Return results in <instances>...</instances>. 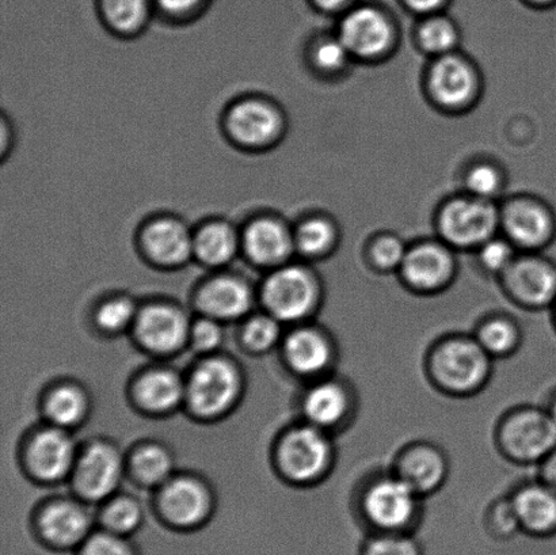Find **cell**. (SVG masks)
Instances as JSON below:
<instances>
[{"label": "cell", "instance_id": "obj_1", "mask_svg": "<svg viewBox=\"0 0 556 555\" xmlns=\"http://www.w3.org/2000/svg\"><path fill=\"white\" fill-rule=\"evenodd\" d=\"M428 374L435 388L445 394L468 396L488 384L493 357L473 336L452 335L441 339L429 352Z\"/></svg>", "mask_w": 556, "mask_h": 555}, {"label": "cell", "instance_id": "obj_2", "mask_svg": "<svg viewBox=\"0 0 556 555\" xmlns=\"http://www.w3.org/2000/svg\"><path fill=\"white\" fill-rule=\"evenodd\" d=\"M421 496L396 475L383 476L365 489L359 514L369 534H413L421 520Z\"/></svg>", "mask_w": 556, "mask_h": 555}, {"label": "cell", "instance_id": "obj_3", "mask_svg": "<svg viewBox=\"0 0 556 555\" xmlns=\"http://www.w3.org/2000/svg\"><path fill=\"white\" fill-rule=\"evenodd\" d=\"M495 438L505 458L520 465L542 464L556 447V422L547 409L517 407L501 420Z\"/></svg>", "mask_w": 556, "mask_h": 555}, {"label": "cell", "instance_id": "obj_4", "mask_svg": "<svg viewBox=\"0 0 556 555\" xmlns=\"http://www.w3.org/2000/svg\"><path fill=\"white\" fill-rule=\"evenodd\" d=\"M278 461L282 471L294 482H315L331 469L334 445L329 432L307 422L282 438Z\"/></svg>", "mask_w": 556, "mask_h": 555}, {"label": "cell", "instance_id": "obj_5", "mask_svg": "<svg viewBox=\"0 0 556 555\" xmlns=\"http://www.w3.org/2000/svg\"><path fill=\"white\" fill-rule=\"evenodd\" d=\"M264 301L269 312L282 323H299L319 306L320 287L313 272L299 265H283L264 286Z\"/></svg>", "mask_w": 556, "mask_h": 555}, {"label": "cell", "instance_id": "obj_6", "mask_svg": "<svg viewBox=\"0 0 556 555\" xmlns=\"http://www.w3.org/2000/svg\"><path fill=\"white\" fill-rule=\"evenodd\" d=\"M497 209L489 200L457 199L444 206L440 215V231L446 242L459 249L481 248L493 238L500 225Z\"/></svg>", "mask_w": 556, "mask_h": 555}, {"label": "cell", "instance_id": "obj_7", "mask_svg": "<svg viewBox=\"0 0 556 555\" xmlns=\"http://www.w3.org/2000/svg\"><path fill=\"white\" fill-rule=\"evenodd\" d=\"M503 277L508 297L520 307L544 310L556 303V266L539 255L516 257Z\"/></svg>", "mask_w": 556, "mask_h": 555}, {"label": "cell", "instance_id": "obj_8", "mask_svg": "<svg viewBox=\"0 0 556 555\" xmlns=\"http://www.w3.org/2000/svg\"><path fill=\"white\" fill-rule=\"evenodd\" d=\"M225 122L230 139L243 149H266L282 133L280 111L258 97L242 98L233 103L227 111Z\"/></svg>", "mask_w": 556, "mask_h": 555}, {"label": "cell", "instance_id": "obj_9", "mask_svg": "<svg viewBox=\"0 0 556 555\" xmlns=\"http://www.w3.org/2000/svg\"><path fill=\"white\" fill-rule=\"evenodd\" d=\"M237 369L223 358H211L194 369L187 386L190 407L200 416L222 415L239 394Z\"/></svg>", "mask_w": 556, "mask_h": 555}, {"label": "cell", "instance_id": "obj_10", "mask_svg": "<svg viewBox=\"0 0 556 555\" xmlns=\"http://www.w3.org/2000/svg\"><path fill=\"white\" fill-rule=\"evenodd\" d=\"M37 534L52 551H74L91 535V516L78 504L53 503L38 516Z\"/></svg>", "mask_w": 556, "mask_h": 555}, {"label": "cell", "instance_id": "obj_11", "mask_svg": "<svg viewBox=\"0 0 556 555\" xmlns=\"http://www.w3.org/2000/svg\"><path fill=\"white\" fill-rule=\"evenodd\" d=\"M448 472L450 465L444 451L427 442L407 445L395 461L394 475L407 482L421 497L440 491Z\"/></svg>", "mask_w": 556, "mask_h": 555}, {"label": "cell", "instance_id": "obj_12", "mask_svg": "<svg viewBox=\"0 0 556 555\" xmlns=\"http://www.w3.org/2000/svg\"><path fill=\"white\" fill-rule=\"evenodd\" d=\"M406 286L421 293L443 291L455 276V263L451 253L441 244L422 243L407 249L401 266Z\"/></svg>", "mask_w": 556, "mask_h": 555}, {"label": "cell", "instance_id": "obj_13", "mask_svg": "<svg viewBox=\"0 0 556 555\" xmlns=\"http://www.w3.org/2000/svg\"><path fill=\"white\" fill-rule=\"evenodd\" d=\"M392 27L380 11L362 8L353 10L343 18L338 37L345 43L352 56L376 58L390 48Z\"/></svg>", "mask_w": 556, "mask_h": 555}, {"label": "cell", "instance_id": "obj_14", "mask_svg": "<svg viewBox=\"0 0 556 555\" xmlns=\"http://www.w3.org/2000/svg\"><path fill=\"white\" fill-rule=\"evenodd\" d=\"M241 247L253 263L277 266L286 263L294 250L293 231L277 217H255L244 227Z\"/></svg>", "mask_w": 556, "mask_h": 555}, {"label": "cell", "instance_id": "obj_15", "mask_svg": "<svg viewBox=\"0 0 556 555\" xmlns=\"http://www.w3.org/2000/svg\"><path fill=\"white\" fill-rule=\"evenodd\" d=\"M354 407L353 394L342 380L325 378L304 395L303 412L311 426L331 431L345 426Z\"/></svg>", "mask_w": 556, "mask_h": 555}, {"label": "cell", "instance_id": "obj_16", "mask_svg": "<svg viewBox=\"0 0 556 555\" xmlns=\"http://www.w3.org/2000/svg\"><path fill=\"white\" fill-rule=\"evenodd\" d=\"M122 478V458L112 445H91L76 466L75 485L89 500L106 499Z\"/></svg>", "mask_w": 556, "mask_h": 555}, {"label": "cell", "instance_id": "obj_17", "mask_svg": "<svg viewBox=\"0 0 556 555\" xmlns=\"http://www.w3.org/2000/svg\"><path fill=\"white\" fill-rule=\"evenodd\" d=\"M141 243L154 263L166 266L181 265L193 255V234L176 217L152 219L141 232Z\"/></svg>", "mask_w": 556, "mask_h": 555}, {"label": "cell", "instance_id": "obj_18", "mask_svg": "<svg viewBox=\"0 0 556 555\" xmlns=\"http://www.w3.org/2000/svg\"><path fill=\"white\" fill-rule=\"evenodd\" d=\"M160 505L163 518L178 529L198 527L211 509L208 493L192 478L168 481L163 488Z\"/></svg>", "mask_w": 556, "mask_h": 555}, {"label": "cell", "instance_id": "obj_19", "mask_svg": "<svg viewBox=\"0 0 556 555\" xmlns=\"http://www.w3.org/2000/svg\"><path fill=\"white\" fill-rule=\"evenodd\" d=\"M521 531L533 538L556 535V492L541 480L526 483L510 496Z\"/></svg>", "mask_w": 556, "mask_h": 555}, {"label": "cell", "instance_id": "obj_20", "mask_svg": "<svg viewBox=\"0 0 556 555\" xmlns=\"http://www.w3.org/2000/svg\"><path fill=\"white\" fill-rule=\"evenodd\" d=\"M287 362L294 373L304 377H318L329 371L336 358L334 344L324 330L302 326L293 330L286 341Z\"/></svg>", "mask_w": 556, "mask_h": 555}, {"label": "cell", "instance_id": "obj_21", "mask_svg": "<svg viewBox=\"0 0 556 555\" xmlns=\"http://www.w3.org/2000/svg\"><path fill=\"white\" fill-rule=\"evenodd\" d=\"M135 326L141 344L160 353L177 351L189 333L184 315L163 304L144 308L136 318Z\"/></svg>", "mask_w": 556, "mask_h": 555}, {"label": "cell", "instance_id": "obj_22", "mask_svg": "<svg viewBox=\"0 0 556 555\" xmlns=\"http://www.w3.org/2000/svg\"><path fill=\"white\" fill-rule=\"evenodd\" d=\"M509 241L525 249H539L552 241L555 222L546 206L532 201L509 204L501 217Z\"/></svg>", "mask_w": 556, "mask_h": 555}, {"label": "cell", "instance_id": "obj_23", "mask_svg": "<svg viewBox=\"0 0 556 555\" xmlns=\"http://www.w3.org/2000/svg\"><path fill=\"white\" fill-rule=\"evenodd\" d=\"M73 440L60 429L38 433L29 449V464L37 477L46 481L63 478L74 465Z\"/></svg>", "mask_w": 556, "mask_h": 555}, {"label": "cell", "instance_id": "obj_24", "mask_svg": "<svg viewBox=\"0 0 556 555\" xmlns=\"http://www.w3.org/2000/svg\"><path fill=\"white\" fill-rule=\"evenodd\" d=\"M470 65L454 53L444 54L435 60L430 70L429 87L434 100L445 108H457L466 103L473 91Z\"/></svg>", "mask_w": 556, "mask_h": 555}, {"label": "cell", "instance_id": "obj_25", "mask_svg": "<svg viewBox=\"0 0 556 555\" xmlns=\"http://www.w3.org/2000/svg\"><path fill=\"white\" fill-rule=\"evenodd\" d=\"M201 308L211 317L232 319L247 314L252 307V291L247 282L236 277H216L200 292Z\"/></svg>", "mask_w": 556, "mask_h": 555}, {"label": "cell", "instance_id": "obj_26", "mask_svg": "<svg viewBox=\"0 0 556 555\" xmlns=\"http://www.w3.org/2000/svg\"><path fill=\"white\" fill-rule=\"evenodd\" d=\"M241 248V236L226 222L205 223L193 234V254L201 263L222 266L230 263Z\"/></svg>", "mask_w": 556, "mask_h": 555}, {"label": "cell", "instance_id": "obj_27", "mask_svg": "<svg viewBox=\"0 0 556 555\" xmlns=\"http://www.w3.org/2000/svg\"><path fill=\"white\" fill-rule=\"evenodd\" d=\"M187 395L178 375L167 369H156L146 374L138 384V399L146 409L152 412H167L179 404Z\"/></svg>", "mask_w": 556, "mask_h": 555}, {"label": "cell", "instance_id": "obj_28", "mask_svg": "<svg viewBox=\"0 0 556 555\" xmlns=\"http://www.w3.org/2000/svg\"><path fill=\"white\" fill-rule=\"evenodd\" d=\"M473 337L493 358L514 355L521 344V329L508 315L484 318Z\"/></svg>", "mask_w": 556, "mask_h": 555}, {"label": "cell", "instance_id": "obj_29", "mask_svg": "<svg viewBox=\"0 0 556 555\" xmlns=\"http://www.w3.org/2000/svg\"><path fill=\"white\" fill-rule=\"evenodd\" d=\"M101 13L114 33L130 36L149 20L150 0H101Z\"/></svg>", "mask_w": 556, "mask_h": 555}, {"label": "cell", "instance_id": "obj_30", "mask_svg": "<svg viewBox=\"0 0 556 555\" xmlns=\"http://www.w3.org/2000/svg\"><path fill=\"white\" fill-rule=\"evenodd\" d=\"M294 250L307 255L318 257L329 252L336 242V230L330 222L324 217H309L293 231Z\"/></svg>", "mask_w": 556, "mask_h": 555}, {"label": "cell", "instance_id": "obj_31", "mask_svg": "<svg viewBox=\"0 0 556 555\" xmlns=\"http://www.w3.org/2000/svg\"><path fill=\"white\" fill-rule=\"evenodd\" d=\"M86 407L85 395L71 386L54 390L47 402L48 416L60 427L75 426L85 416Z\"/></svg>", "mask_w": 556, "mask_h": 555}, {"label": "cell", "instance_id": "obj_32", "mask_svg": "<svg viewBox=\"0 0 556 555\" xmlns=\"http://www.w3.org/2000/svg\"><path fill=\"white\" fill-rule=\"evenodd\" d=\"M134 469L139 480L150 485L166 482L173 470L172 456L160 445H146L135 455Z\"/></svg>", "mask_w": 556, "mask_h": 555}, {"label": "cell", "instance_id": "obj_33", "mask_svg": "<svg viewBox=\"0 0 556 555\" xmlns=\"http://www.w3.org/2000/svg\"><path fill=\"white\" fill-rule=\"evenodd\" d=\"M143 514L138 503L130 499H119L108 505L102 515L105 531L127 538L139 529Z\"/></svg>", "mask_w": 556, "mask_h": 555}, {"label": "cell", "instance_id": "obj_34", "mask_svg": "<svg viewBox=\"0 0 556 555\" xmlns=\"http://www.w3.org/2000/svg\"><path fill=\"white\" fill-rule=\"evenodd\" d=\"M358 555H424L413 534H369Z\"/></svg>", "mask_w": 556, "mask_h": 555}, {"label": "cell", "instance_id": "obj_35", "mask_svg": "<svg viewBox=\"0 0 556 555\" xmlns=\"http://www.w3.org/2000/svg\"><path fill=\"white\" fill-rule=\"evenodd\" d=\"M484 526H486L488 534L493 540L501 542L509 541L522 532L510 497L497 500L489 508Z\"/></svg>", "mask_w": 556, "mask_h": 555}, {"label": "cell", "instance_id": "obj_36", "mask_svg": "<svg viewBox=\"0 0 556 555\" xmlns=\"http://www.w3.org/2000/svg\"><path fill=\"white\" fill-rule=\"evenodd\" d=\"M418 37L425 51L438 54L440 58L454 51L459 36L450 21L433 18L425 22Z\"/></svg>", "mask_w": 556, "mask_h": 555}, {"label": "cell", "instance_id": "obj_37", "mask_svg": "<svg viewBox=\"0 0 556 555\" xmlns=\"http://www.w3.org/2000/svg\"><path fill=\"white\" fill-rule=\"evenodd\" d=\"M76 555H139L127 538L102 531L91 534L84 545L76 548Z\"/></svg>", "mask_w": 556, "mask_h": 555}, {"label": "cell", "instance_id": "obj_38", "mask_svg": "<svg viewBox=\"0 0 556 555\" xmlns=\"http://www.w3.org/2000/svg\"><path fill=\"white\" fill-rule=\"evenodd\" d=\"M516 257L510 242L503 241V239L490 238L479 248V261L483 268L492 274H505Z\"/></svg>", "mask_w": 556, "mask_h": 555}, {"label": "cell", "instance_id": "obj_39", "mask_svg": "<svg viewBox=\"0 0 556 555\" xmlns=\"http://www.w3.org/2000/svg\"><path fill=\"white\" fill-rule=\"evenodd\" d=\"M280 337V326L274 315H263L252 320L244 329V341L254 351H266L274 346Z\"/></svg>", "mask_w": 556, "mask_h": 555}, {"label": "cell", "instance_id": "obj_40", "mask_svg": "<svg viewBox=\"0 0 556 555\" xmlns=\"http://www.w3.org/2000/svg\"><path fill=\"white\" fill-rule=\"evenodd\" d=\"M406 253L405 244L396 237H380L370 248V260L380 270H400Z\"/></svg>", "mask_w": 556, "mask_h": 555}, {"label": "cell", "instance_id": "obj_41", "mask_svg": "<svg viewBox=\"0 0 556 555\" xmlns=\"http://www.w3.org/2000/svg\"><path fill=\"white\" fill-rule=\"evenodd\" d=\"M351 56L352 54L348 51L345 43L338 36L319 41L313 51L316 67L329 71V73L341 70Z\"/></svg>", "mask_w": 556, "mask_h": 555}, {"label": "cell", "instance_id": "obj_42", "mask_svg": "<svg viewBox=\"0 0 556 555\" xmlns=\"http://www.w3.org/2000/svg\"><path fill=\"white\" fill-rule=\"evenodd\" d=\"M134 304L127 299H113L100 308L97 314L98 324L102 329L118 331L127 328L136 320Z\"/></svg>", "mask_w": 556, "mask_h": 555}, {"label": "cell", "instance_id": "obj_43", "mask_svg": "<svg viewBox=\"0 0 556 555\" xmlns=\"http://www.w3.org/2000/svg\"><path fill=\"white\" fill-rule=\"evenodd\" d=\"M467 188L476 198L489 200L498 192L501 176L497 168L490 165H477L467 174Z\"/></svg>", "mask_w": 556, "mask_h": 555}, {"label": "cell", "instance_id": "obj_44", "mask_svg": "<svg viewBox=\"0 0 556 555\" xmlns=\"http://www.w3.org/2000/svg\"><path fill=\"white\" fill-rule=\"evenodd\" d=\"M190 339H192L195 350L211 351L222 342L220 326L212 319H200L190 330Z\"/></svg>", "mask_w": 556, "mask_h": 555}, {"label": "cell", "instance_id": "obj_45", "mask_svg": "<svg viewBox=\"0 0 556 555\" xmlns=\"http://www.w3.org/2000/svg\"><path fill=\"white\" fill-rule=\"evenodd\" d=\"M205 0H156L160 9L172 18H185L203 8Z\"/></svg>", "mask_w": 556, "mask_h": 555}, {"label": "cell", "instance_id": "obj_46", "mask_svg": "<svg viewBox=\"0 0 556 555\" xmlns=\"http://www.w3.org/2000/svg\"><path fill=\"white\" fill-rule=\"evenodd\" d=\"M541 481L556 492V447L541 464Z\"/></svg>", "mask_w": 556, "mask_h": 555}, {"label": "cell", "instance_id": "obj_47", "mask_svg": "<svg viewBox=\"0 0 556 555\" xmlns=\"http://www.w3.org/2000/svg\"><path fill=\"white\" fill-rule=\"evenodd\" d=\"M406 2L418 13H430V11L439 9L444 0H406Z\"/></svg>", "mask_w": 556, "mask_h": 555}, {"label": "cell", "instance_id": "obj_48", "mask_svg": "<svg viewBox=\"0 0 556 555\" xmlns=\"http://www.w3.org/2000/svg\"><path fill=\"white\" fill-rule=\"evenodd\" d=\"M316 4L319 5L320 9L331 11L336 9H340L346 0H314Z\"/></svg>", "mask_w": 556, "mask_h": 555}, {"label": "cell", "instance_id": "obj_49", "mask_svg": "<svg viewBox=\"0 0 556 555\" xmlns=\"http://www.w3.org/2000/svg\"><path fill=\"white\" fill-rule=\"evenodd\" d=\"M547 411L549 415H552V417L554 418V421L556 422V393L553 395L552 401H549Z\"/></svg>", "mask_w": 556, "mask_h": 555}, {"label": "cell", "instance_id": "obj_50", "mask_svg": "<svg viewBox=\"0 0 556 555\" xmlns=\"http://www.w3.org/2000/svg\"><path fill=\"white\" fill-rule=\"evenodd\" d=\"M533 2L541 3V4H547V3H553L554 0H533Z\"/></svg>", "mask_w": 556, "mask_h": 555}, {"label": "cell", "instance_id": "obj_51", "mask_svg": "<svg viewBox=\"0 0 556 555\" xmlns=\"http://www.w3.org/2000/svg\"><path fill=\"white\" fill-rule=\"evenodd\" d=\"M554 319H555V325H556V303L554 304Z\"/></svg>", "mask_w": 556, "mask_h": 555}]
</instances>
